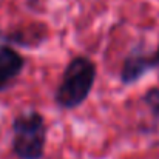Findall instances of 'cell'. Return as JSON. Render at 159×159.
Masks as SVG:
<instances>
[{
  "mask_svg": "<svg viewBox=\"0 0 159 159\" xmlns=\"http://www.w3.org/2000/svg\"><path fill=\"white\" fill-rule=\"evenodd\" d=\"M96 80V66L87 57H74L65 68L56 90V104L71 110L85 102Z\"/></svg>",
  "mask_w": 159,
  "mask_h": 159,
  "instance_id": "obj_1",
  "label": "cell"
},
{
  "mask_svg": "<svg viewBox=\"0 0 159 159\" xmlns=\"http://www.w3.org/2000/svg\"><path fill=\"white\" fill-rule=\"evenodd\" d=\"M12 150L19 159H40L47 141L45 119L39 111H23L12 120Z\"/></svg>",
  "mask_w": 159,
  "mask_h": 159,
  "instance_id": "obj_2",
  "label": "cell"
},
{
  "mask_svg": "<svg viewBox=\"0 0 159 159\" xmlns=\"http://www.w3.org/2000/svg\"><path fill=\"white\" fill-rule=\"evenodd\" d=\"M153 68H155L153 56L144 53L142 48H134L133 51H130L122 63L120 82L124 85H131Z\"/></svg>",
  "mask_w": 159,
  "mask_h": 159,
  "instance_id": "obj_3",
  "label": "cell"
},
{
  "mask_svg": "<svg viewBox=\"0 0 159 159\" xmlns=\"http://www.w3.org/2000/svg\"><path fill=\"white\" fill-rule=\"evenodd\" d=\"M25 68V59L9 47L0 48V91L8 88Z\"/></svg>",
  "mask_w": 159,
  "mask_h": 159,
  "instance_id": "obj_4",
  "label": "cell"
},
{
  "mask_svg": "<svg viewBox=\"0 0 159 159\" xmlns=\"http://www.w3.org/2000/svg\"><path fill=\"white\" fill-rule=\"evenodd\" d=\"M144 104L150 108L152 114L159 119V88H152L144 94Z\"/></svg>",
  "mask_w": 159,
  "mask_h": 159,
  "instance_id": "obj_5",
  "label": "cell"
},
{
  "mask_svg": "<svg viewBox=\"0 0 159 159\" xmlns=\"http://www.w3.org/2000/svg\"><path fill=\"white\" fill-rule=\"evenodd\" d=\"M153 56V63H155V68H159V43L158 47H156V50H155V53L152 54Z\"/></svg>",
  "mask_w": 159,
  "mask_h": 159,
  "instance_id": "obj_6",
  "label": "cell"
}]
</instances>
